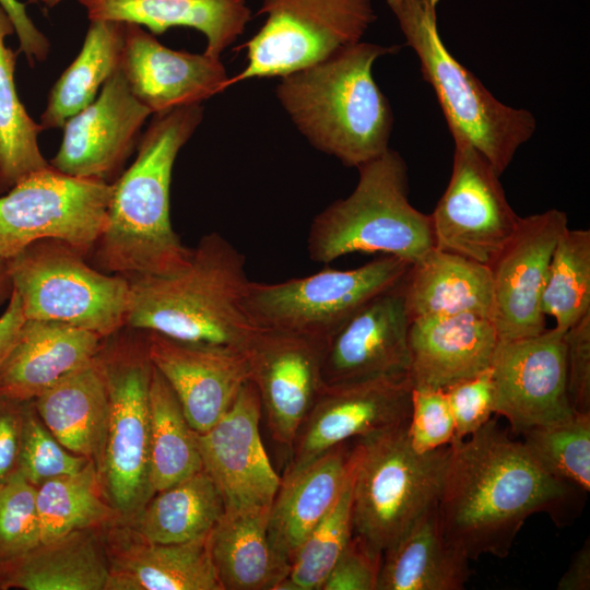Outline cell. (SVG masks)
<instances>
[{
	"instance_id": "obj_1",
	"label": "cell",
	"mask_w": 590,
	"mask_h": 590,
	"mask_svg": "<svg viewBox=\"0 0 590 590\" xmlns=\"http://www.w3.org/2000/svg\"><path fill=\"white\" fill-rule=\"evenodd\" d=\"M577 491L544 471L521 441L489 420L450 444L437 505L440 530L469 560L505 558L529 517L547 512L563 522Z\"/></svg>"
},
{
	"instance_id": "obj_2",
	"label": "cell",
	"mask_w": 590,
	"mask_h": 590,
	"mask_svg": "<svg viewBox=\"0 0 590 590\" xmlns=\"http://www.w3.org/2000/svg\"><path fill=\"white\" fill-rule=\"evenodd\" d=\"M137 157L111 184L107 223L92 251L99 270L127 280L173 273L187 264L170 221V182L180 149L203 118L201 104L152 115Z\"/></svg>"
},
{
	"instance_id": "obj_3",
	"label": "cell",
	"mask_w": 590,
	"mask_h": 590,
	"mask_svg": "<svg viewBox=\"0 0 590 590\" xmlns=\"http://www.w3.org/2000/svg\"><path fill=\"white\" fill-rule=\"evenodd\" d=\"M128 281L126 327L244 352L259 330L244 307L245 256L219 233L204 235L181 269Z\"/></svg>"
},
{
	"instance_id": "obj_4",
	"label": "cell",
	"mask_w": 590,
	"mask_h": 590,
	"mask_svg": "<svg viewBox=\"0 0 590 590\" xmlns=\"http://www.w3.org/2000/svg\"><path fill=\"white\" fill-rule=\"evenodd\" d=\"M399 49L361 40L281 76L276 96L312 146L358 168L390 149L393 114L371 69Z\"/></svg>"
},
{
	"instance_id": "obj_5",
	"label": "cell",
	"mask_w": 590,
	"mask_h": 590,
	"mask_svg": "<svg viewBox=\"0 0 590 590\" xmlns=\"http://www.w3.org/2000/svg\"><path fill=\"white\" fill-rule=\"evenodd\" d=\"M439 0H387L452 137L472 144L502 175L536 129L534 116L498 101L453 55L437 26Z\"/></svg>"
},
{
	"instance_id": "obj_6",
	"label": "cell",
	"mask_w": 590,
	"mask_h": 590,
	"mask_svg": "<svg viewBox=\"0 0 590 590\" xmlns=\"http://www.w3.org/2000/svg\"><path fill=\"white\" fill-rule=\"evenodd\" d=\"M350 196L315 216L307 238L314 262L354 252H382L414 263L434 248L430 216L409 201L408 167L391 149L359 166Z\"/></svg>"
},
{
	"instance_id": "obj_7",
	"label": "cell",
	"mask_w": 590,
	"mask_h": 590,
	"mask_svg": "<svg viewBox=\"0 0 590 590\" xmlns=\"http://www.w3.org/2000/svg\"><path fill=\"white\" fill-rule=\"evenodd\" d=\"M408 426L354 445L353 534L381 555L438 505L450 453L416 452Z\"/></svg>"
},
{
	"instance_id": "obj_8",
	"label": "cell",
	"mask_w": 590,
	"mask_h": 590,
	"mask_svg": "<svg viewBox=\"0 0 590 590\" xmlns=\"http://www.w3.org/2000/svg\"><path fill=\"white\" fill-rule=\"evenodd\" d=\"M7 264L26 319L66 322L104 338L126 327L129 281L92 267L70 245L37 240Z\"/></svg>"
},
{
	"instance_id": "obj_9",
	"label": "cell",
	"mask_w": 590,
	"mask_h": 590,
	"mask_svg": "<svg viewBox=\"0 0 590 590\" xmlns=\"http://www.w3.org/2000/svg\"><path fill=\"white\" fill-rule=\"evenodd\" d=\"M138 330V329H137ZM105 373L109 414L97 471L107 499L120 516L135 515L151 498L150 381L153 365L146 331L103 341L97 353Z\"/></svg>"
},
{
	"instance_id": "obj_10",
	"label": "cell",
	"mask_w": 590,
	"mask_h": 590,
	"mask_svg": "<svg viewBox=\"0 0 590 590\" xmlns=\"http://www.w3.org/2000/svg\"><path fill=\"white\" fill-rule=\"evenodd\" d=\"M410 266L385 255L350 270L326 269L278 283L250 281L244 307L260 329L328 341L366 303L401 283Z\"/></svg>"
},
{
	"instance_id": "obj_11",
	"label": "cell",
	"mask_w": 590,
	"mask_h": 590,
	"mask_svg": "<svg viewBox=\"0 0 590 590\" xmlns=\"http://www.w3.org/2000/svg\"><path fill=\"white\" fill-rule=\"evenodd\" d=\"M267 19L244 45L247 64L228 86L283 76L361 42L375 21L370 0H262Z\"/></svg>"
},
{
	"instance_id": "obj_12",
	"label": "cell",
	"mask_w": 590,
	"mask_h": 590,
	"mask_svg": "<svg viewBox=\"0 0 590 590\" xmlns=\"http://www.w3.org/2000/svg\"><path fill=\"white\" fill-rule=\"evenodd\" d=\"M113 185L66 175L50 165L0 194V257L56 239L86 255L107 223Z\"/></svg>"
},
{
	"instance_id": "obj_13",
	"label": "cell",
	"mask_w": 590,
	"mask_h": 590,
	"mask_svg": "<svg viewBox=\"0 0 590 590\" xmlns=\"http://www.w3.org/2000/svg\"><path fill=\"white\" fill-rule=\"evenodd\" d=\"M455 142L451 176L430 216L434 247L491 266L515 234L520 216L499 174L465 139Z\"/></svg>"
},
{
	"instance_id": "obj_14",
	"label": "cell",
	"mask_w": 590,
	"mask_h": 590,
	"mask_svg": "<svg viewBox=\"0 0 590 590\" xmlns=\"http://www.w3.org/2000/svg\"><path fill=\"white\" fill-rule=\"evenodd\" d=\"M564 332L554 327L498 341L491 364L494 413L507 418L514 433L575 414L567 392Z\"/></svg>"
},
{
	"instance_id": "obj_15",
	"label": "cell",
	"mask_w": 590,
	"mask_h": 590,
	"mask_svg": "<svg viewBox=\"0 0 590 590\" xmlns=\"http://www.w3.org/2000/svg\"><path fill=\"white\" fill-rule=\"evenodd\" d=\"M412 390L409 377L323 385L295 436L284 474L302 469L337 445L408 424Z\"/></svg>"
},
{
	"instance_id": "obj_16",
	"label": "cell",
	"mask_w": 590,
	"mask_h": 590,
	"mask_svg": "<svg viewBox=\"0 0 590 590\" xmlns=\"http://www.w3.org/2000/svg\"><path fill=\"white\" fill-rule=\"evenodd\" d=\"M150 116L118 69L96 98L63 125L60 146L49 165L69 176L113 184L138 148Z\"/></svg>"
},
{
	"instance_id": "obj_17",
	"label": "cell",
	"mask_w": 590,
	"mask_h": 590,
	"mask_svg": "<svg viewBox=\"0 0 590 590\" xmlns=\"http://www.w3.org/2000/svg\"><path fill=\"white\" fill-rule=\"evenodd\" d=\"M327 341L260 329L247 347L249 381L259 394L272 438L290 451L322 387Z\"/></svg>"
},
{
	"instance_id": "obj_18",
	"label": "cell",
	"mask_w": 590,
	"mask_h": 590,
	"mask_svg": "<svg viewBox=\"0 0 590 590\" xmlns=\"http://www.w3.org/2000/svg\"><path fill=\"white\" fill-rule=\"evenodd\" d=\"M262 413L255 385L247 381L227 412L206 432L196 433L203 470L216 485L224 510L270 507L281 477L263 447Z\"/></svg>"
},
{
	"instance_id": "obj_19",
	"label": "cell",
	"mask_w": 590,
	"mask_h": 590,
	"mask_svg": "<svg viewBox=\"0 0 590 590\" xmlns=\"http://www.w3.org/2000/svg\"><path fill=\"white\" fill-rule=\"evenodd\" d=\"M567 227L566 213L557 209L521 217L489 266L492 321L499 340L532 337L546 329L541 297L554 247Z\"/></svg>"
},
{
	"instance_id": "obj_20",
	"label": "cell",
	"mask_w": 590,
	"mask_h": 590,
	"mask_svg": "<svg viewBox=\"0 0 590 590\" xmlns=\"http://www.w3.org/2000/svg\"><path fill=\"white\" fill-rule=\"evenodd\" d=\"M410 324L402 281L366 303L328 339L323 385L409 377Z\"/></svg>"
},
{
	"instance_id": "obj_21",
	"label": "cell",
	"mask_w": 590,
	"mask_h": 590,
	"mask_svg": "<svg viewBox=\"0 0 590 590\" xmlns=\"http://www.w3.org/2000/svg\"><path fill=\"white\" fill-rule=\"evenodd\" d=\"M152 365L177 396L196 433L211 428L231 408L249 381L246 352L185 342L146 331Z\"/></svg>"
},
{
	"instance_id": "obj_22",
	"label": "cell",
	"mask_w": 590,
	"mask_h": 590,
	"mask_svg": "<svg viewBox=\"0 0 590 590\" xmlns=\"http://www.w3.org/2000/svg\"><path fill=\"white\" fill-rule=\"evenodd\" d=\"M119 69L152 115L201 104L224 92L229 80L220 57L170 49L135 23H126Z\"/></svg>"
},
{
	"instance_id": "obj_23",
	"label": "cell",
	"mask_w": 590,
	"mask_h": 590,
	"mask_svg": "<svg viewBox=\"0 0 590 590\" xmlns=\"http://www.w3.org/2000/svg\"><path fill=\"white\" fill-rule=\"evenodd\" d=\"M499 338L492 319L474 314L416 318L409 330L413 388L446 389L488 369Z\"/></svg>"
},
{
	"instance_id": "obj_24",
	"label": "cell",
	"mask_w": 590,
	"mask_h": 590,
	"mask_svg": "<svg viewBox=\"0 0 590 590\" xmlns=\"http://www.w3.org/2000/svg\"><path fill=\"white\" fill-rule=\"evenodd\" d=\"M354 444L337 445L281 477L268 536L276 558L288 569L299 545L339 498L352 471Z\"/></svg>"
},
{
	"instance_id": "obj_25",
	"label": "cell",
	"mask_w": 590,
	"mask_h": 590,
	"mask_svg": "<svg viewBox=\"0 0 590 590\" xmlns=\"http://www.w3.org/2000/svg\"><path fill=\"white\" fill-rule=\"evenodd\" d=\"M104 337L55 321L25 319L0 368V396L31 401L95 357Z\"/></svg>"
},
{
	"instance_id": "obj_26",
	"label": "cell",
	"mask_w": 590,
	"mask_h": 590,
	"mask_svg": "<svg viewBox=\"0 0 590 590\" xmlns=\"http://www.w3.org/2000/svg\"><path fill=\"white\" fill-rule=\"evenodd\" d=\"M130 533V532H129ZM110 546L106 590H222L209 535L182 543H155L131 532Z\"/></svg>"
},
{
	"instance_id": "obj_27",
	"label": "cell",
	"mask_w": 590,
	"mask_h": 590,
	"mask_svg": "<svg viewBox=\"0 0 590 590\" xmlns=\"http://www.w3.org/2000/svg\"><path fill=\"white\" fill-rule=\"evenodd\" d=\"M88 20L135 23L152 34L185 26L205 37L203 52L220 57L245 31L247 0H78Z\"/></svg>"
},
{
	"instance_id": "obj_28",
	"label": "cell",
	"mask_w": 590,
	"mask_h": 590,
	"mask_svg": "<svg viewBox=\"0 0 590 590\" xmlns=\"http://www.w3.org/2000/svg\"><path fill=\"white\" fill-rule=\"evenodd\" d=\"M33 401L45 426L64 448L98 465L106 439L109 399L97 354Z\"/></svg>"
},
{
	"instance_id": "obj_29",
	"label": "cell",
	"mask_w": 590,
	"mask_h": 590,
	"mask_svg": "<svg viewBox=\"0 0 590 590\" xmlns=\"http://www.w3.org/2000/svg\"><path fill=\"white\" fill-rule=\"evenodd\" d=\"M403 290L411 321L461 314L492 319L491 268L463 256L432 248L410 266Z\"/></svg>"
},
{
	"instance_id": "obj_30",
	"label": "cell",
	"mask_w": 590,
	"mask_h": 590,
	"mask_svg": "<svg viewBox=\"0 0 590 590\" xmlns=\"http://www.w3.org/2000/svg\"><path fill=\"white\" fill-rule=\"evenodd\" d=\"M270 507L224 510L209 534L211 558L222 590H278L288 568L268 536Z\"/></svg>"
},
{
	"instance_id": "obj_31",
	"label": "cell",
	"mask_w": 590,
	"mask_h": 590,
	"mask_svg": "<svg viewBox=\"0 0 590 590\" xmlns=\"http://www.w3.org/2000/svg\"><path fill=\"white\" fill-rule=\"evenodd\" d=\"M109 562L93 529L73 531L0 565V588L106 590Z\"/></svg>"
},
{
	"instance_id": "obj_32",
	"label": "cell",
	"mask_w": 590,
	"mask_h": 590,
	"mask_svg": "<svg viewBox=\"0 0 590 590\" xmlns=\"http://www.w3.org/2000/svg\"><path fill=\"white\" fill-rule=\"evenodd\" d=\"M470 575L469 559L445 541L435 506L382 554L377 590H460Z\"/></svg>"
},
{
	"instance_id": "obj_33",
	"label": "cell",
	"mask_w": 590,
	"mask_h": 590,
	"mask_svg": "<svg viewBox=\"0 0 590 590\" xmlns=\"http://www.w3.org/2000/svg\"><path fill=\"white\" fill-rule=\"evenodd\" d=\"M126 23L91 20L82 48L50 88L40 116L42 130L62 129L88 106L105 82L119 69Z\"/></svg>"
},
{
	"instance_id": "obj_34",
	"label": "cell",
	"mask_w": 590,
	"mask_h": 590,
	"mask_svg": "<svg viewBox=\"0 0 590 590\" xmlns=\"http://www.w3.org/2000/svg\"><path fill=\"white\" fill-rule=\"evenodd\" d=\"M223 512L222 496L202 469L155 493L137 512L134 532L155 543L193 541L208 536Z\"/></svg>"
},
{
	"instance_id": "obj_35",
	"label": "cell",
	"mask_w": 590,
	"mask_h": 590,
	"mask_svg": "<svg viewBox=\"0 0 590 590\" xmlns=\"http://www.w3.org/2000/svg\"><path fill=\"white\" fill-rule=\"evenodd\" d=\"M151 497L203 469L196 432L174 390L153 366L150 381Z\"/></svg>"
},
{
	"instance_id": "obj_36",
	"label": "cell",
	"mask_w": 590,
	"mask_h": 590,
	"mask_svg": "<svg viewBox=\"0 0 590 590\" xmlns=\"http://www.w3.org/2000/svg\"><path fill=\"white\" fill-rule=\"evenodd\" d=\"M14 25L0 5V194L49 162L39 149L43 131L26 111L16 90V52L5 45Z\"/></svg>"
},
{
	"instance_id": "obj_37",
	"label": "cell",
	"mask_w": 590,
	"mask_h": 590,
	"mask_svg": "<svg viewBox=\"0 0 590 590\" xmlns=\"http://www.w3.org/2000/svg\"><path fill=\"white\" fill-rule=\"evenodd\" d=\"M97 465L93 460L76 473L50 479L36 488L40 543L73 531L110 524L120 516L103 498Z\"/></svg>"
},
{
	"instance_id": "obj_38",
	"label": "cell",
	"mask_w": 590,
	"mask_h": 590,
	"mask_svg": "<svg viewBox=\"0 0 590 590\" xmlns=\"http://www.w3.org/2000/svg\"><path fill=\"white\" fill-rule=\"evenodd\" d=\"M544 316L566 331L590 315V231L567 227L551 258L541 297Z\"/></svg>"
},
{
	"instance_id": "obj_39",
	"label": "cell",
	"mask_w": 590,
	"mask_h": 590,
	"mask_svg": "<svg viewBox=\"0 0 590 590\" xmlns=\"http://www.w3.org/2000/svg\"><path fill=\"white\" fill-rule=\"evenodd\" d=\"M353 468L354 461L339 498L299 545L278 590L321 589L353 535Z\"/></svg>"
},
{
	"instance_id": "obj_40",
	"label": "cell",
	"mask_w": 590,
	"mask_h": 590,
	"mask_svg": "<svg viewBox=\"0 0 590 590\" xmlns=\"http://www.w3.org/2000/svg\"><path fill=\"white\" fill-rule=\"evenodd\" d=\"M522 434V444L544 471L583 493L590 491V413L575 412L568 420Z\"/></svg>"
},
{
	"instance_id": "obj_41",
	"label": "cell",
	"mask_w": 590,
	"mask_h": 590,
	"mask_svg": "<svg viewBox=\"0 0 590 590\" xmlns=\"http://www.w3.org/2000/svg\"><path fill=\"white\" fill-rule=\"evenodd\" d=\"M36 488L19 472L0 484V565L40 544Z\"/></svg>"
},
{
	"instance_id": "obj_42",
	"label": "cell",
	"mask_w": 590,
	"mask_h": 590,
	"mask_svg": "<svg viewBox=\"0 0 590 590\" xmlns=\"http://www.w3.org/2000/svg\"><path fill=\"white\" fill-rule=\"evenodd\" d=\"M90 460L69 451L54 437L32 400L25 415L17 472L37 487L50 479L79 472Z\"/></svg>"
},
{
	"instance_id": "obj_43",
	"label": "cell",
	"mask_w": 590,
	"mask_h": 590,
	"mask_svg": "<svg viewBox=\"0 0 590 590\" xmlns=\"http://www.w3.org/2000/svg\"><path fill=\"white\" fill-rule=\"evenodd\" d=\"M408 437L420 453L455 440V422L444 390L413 388Z\"/></svg>"
},
{
	"instance_id": "obj_44",
	"label": "cell",
	"mask_w": 590,
	"mask_h": 590,
	"mask_svg": "<svg viewBox=\"0 0 590 590\" xmlns=\"http://www.w3.org/2000/svg\"><path fill=\"white\" fill-rule=\"evenodd\" d=\"M455 422V440L476 433L494 413L491 367L444 389ZM453 440V441H455Z\"/></svg>"
},
{
	"instance_id": "obj_45",
	"label": "cell",
	"mask_w": 590,
	"mask_h": 590,
	"mask_svg": "<svg viewBox=\"0 0 590 590\" xmlns=\"http://www.w3.org/2000/svg\"><path fill=\"white\" fill-rule=\"evenodd\" d=\"M382 555L353 534L320 590H377Z\"/></svg>"
},
{
	"instance_id": "obj_46",
	"label": "cell",
	"mask_w": 590,
	"mask_h": 590,
	"mask_svg": "<svg viewBox=\"0 0 590 590\" xmlns=\"http://www.w3.org/2000/svg\"><path fill=\"white\" fill-rule=\"evenodd\" d=\"M567 392L576 413H590V315L564 332Z\"/></svg>"
},
{
	"instance_id": "obj_47",
	"label": "cell",
	"mask_w": 590,
	"mask_h": 590,
	"mask_svg": "<svg viewBox=\"0 0 590 590\" xmlns=\"http://www.w3.org/2000/svg\"><path fill=\"white\" fill-rule=\"evenodd\" d=\"M31 401L0 396V484L17 472L25 415Z\"/></svg>"
},
{
	"instance_id": "obj_48",
	"label": "cell",
	"mask_w": 590,
	"mask_h": 590,
	"mask_svg": "<svg viewBox=\"0 0 590 590\" xmlns=\"http://www.w3.org/2000/svg\"><path fill=\"white\" fill-rule=\"evenodd\" d=\"M0 5L14 25L19 51L24 55L30 66L46 60L50 50L49 39L28 16L25 4L19 0H0Z\"/></svg>"
},
{
	"instance_id": "obj_49",
	"label": "cell",
	"mask_w": 590,
	"mask_h": 590,
	"mask_svg": "<svg viewBox=\"0 0 590 590\" xmlns=\"http://www.w3.org/2000/svg\"><path fill=\"white\" fill-rule=\"evenodd\" d=\"M25 319L21 299L12 288L8 306L0 316V368L14 345Z\"/></svg>"
},
{
	"instance_id": "obj_50",
	"label": "cell",
	"mask_w": 590,
	"mask_h": 590,
	"mask_svg": "<svg viewBox=\"0 0 590 590\" xmlns=\"http://www.w3.org/2000/svg\"><path fill=\"white\" fill-rule=\"evenodd\" d=\"M558 590H589L590 589V542L585 541L575 553L567 570L557 583Z\"/></svg>"
},
{
	"instance_id": "obj_51",
	"label": "cell",
	"mask_w": 590,
	"mask_h": 590,
	"mask_svg": "<svg viewBox=\"0 0 590 590\" xmlns=\"http://www.w3.org/2000/svg\"><path fill=\"white\" fill-rule=\"evenodd\" d=\"M12 288L7 260L0 257V305L9 299Z\"/></svg>"
},
{
	"instance_id": "obj_52",
	"label": "cell",
	"mask_w": 590,
	"mask_h": 590,
	"mask_svg": "<svg viewBox=\"0 0 590 590\" xmlns=\"http://www.w3.org/2000/svg\"><path fill=\"white\" fill-rule=\"evenodd\" d=\"M63 0H28V3L42 4L46 8H54Z\"/></svg>"
}]
</instances>
